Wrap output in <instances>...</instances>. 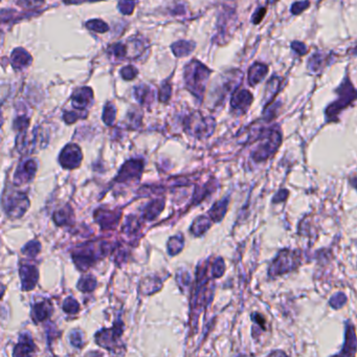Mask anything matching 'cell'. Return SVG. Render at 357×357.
<instances>
[{
  "label": "cell",
  "instance_id": "obj_1",
  "mask_svg": "<svg viewBox=\"0 0 357 357\" xmlns=\"http://www.w3.org/2000/svg\"><path fill=\"white\" fill-rule=\"evenodd\" d=\"M211 70L197 60L191 61L185 68V82L187 88L199 100L205 94L207 83L209 81Z\"/></svg>",
  "mask_w": 357,
  "mask_h": 357
},
{
  "label": "cell",
  "instance_id": "obj_2",
  "mask_svg": "<svg viewBox=\"0 0 357 357\" xmlns=\"http://www.w3.org/2000/svg\"><path fill=\"white\" fill-rule=\"evenodd\" d=\"M260 141V145L251 153V157L254 162L261 163L267 161L277 151L282 143V133L277 126L261 130L257 140Z\"/></svg>",
  "mask_w": 357,
  "mask_h": 357
},
{
  "label": "cell",
  "instance_id": "obj_3",
  "mask_svg": "<svg viewBox=\"0 0 357 357\" xmlns=\"http://www.w3.org/2000/svg\"><path fill=\"white\" fill-rule=\"evenodd\" d=\"M339 97L326 109V118L328 122H334L340 113L357 100V89L353 86L350 79L346 76L336 90Z\"/></svg>",
  "mask_w": 357,
  "mask_h": 357
},
{
  "label": "cell",
  "instance_id": "obj_4",
  "mask_svg": "<svg viewBox=\"0 0 357 357\" xmlns=\"http://www.w3.org/2000/svg\"><path fill=\"white\" fill-rule=\"evenodd\" d=\"M300 264V256L298 251L290 249H283L280 251L277 257L271 263L268 274L269 276H275L284 274L294 270Z\"/></svg>",
  "mask_w": 357,
  "mask_h": 357
},
{
  "label": "cell",
  "instance_id": "obj_5",
  "mask_svg": "<svg viewBox=\"0 0 357 357\" xmlns=\"http://www.w3.org/2000/svg\"><path fill=\"white\" fill-rule=\"evenodd\" d=\"M187 129L191 130L193 135L202 137L212 134L215 128V122L212 117H202L199 112L193 113L187 118Z\"/></svg>",
  "mask_w": 357,
  "mask_h": 357
},
{
  "label": "cell",
  "instance_id": "obj_6",
  "mask_svg": "<svg viewBox=\"0 0 357 357\" xmlns=\"http://www.w3.org/2000/svg\"><path fill=\"white\" fill-rule=\"evenodd\" d=\"M82 162V153L80 148L74 145L70 144L66 146L60 155V163L64 168L67 169H73L78 167Z\"/></svg>",
  "mask_w": 357,
  "mask_h": 357
},
{
  "label": "cell",
  "instance_id": "obj_7",
  "mask_svg": "<svg viewBox=\"0 0 357 357\" xmlns=\"http://www.w3.org/2000/svg\"><path fill=\"white\" fill-rule=\"evenodd\" d=\"M252 100H253V96L248 90L246 89L236 90L234 91L232 100H231V107L234 111H237L239 113H244L250 107Z\"/></svg>",
  "mask_w": 357,
  "mask_h": 357
},
{
  "label": "cell",
  "instance_id": "obj_8",
  "mask_svg": "<svg viewBox=\"0 0 357 357\" xmlns=\"http://www.w3.org/2000/svg\"><path fill=\"white\" fill-rule=\"evenodd\" d=\"M28 206H29V201L27 199V196L17 193L8 198L7 213L8 215L19 217L25 211H27Z\"/></svg>",
  "mask_w": 357,
  "mask_h": 357
},
{
  "label": "cell",
  "instance_id": "obj_9",
  "mask_svg": "<svg viewBox=\"0 0 357 357\" xmlns=\"http://www.w3.org/2000/svg\"><path fill=\"white\" fill-rule=\"evenodd\" d=\"M93 100V92L89 87H82L76 89L72 96L71 103L76 110H84L87 108Z\"/></svg>",
  "mask_w": 357,
  "mask_h": 357
},
{
  "label": "cell",
  "instance_id": "obj_10",
  "mask_svg": "<svg viewBox=\"0 0 357 357\" xmlns=\"http://www.w3.org/2000/svg\"><path fill=\"white\" fill-rule=\"evenodd\" d=\"M143 163L138 161H130L122 168L117 181L120 183H124L125 181L132 180V178H137L142 172Z\"/></svg>",
  "mask_w": 357,
  "mask_h": 357
},
{
  "label": "cell",
  "instance_id": "obj_11",
  "mask_svg": "<svg viewBox=\"0 0 357 357\" xmlns=\"http://www.w3.org/2000/svg\"><path fill=\"white\" fill-rule=\"evenodd\" d=\"M20 276L22 280V288L29 291L35 287L37 283L38 271L34 266L22 265L20 267Z\"/></svg>",
  "mask_w": 357,
  "mask_h": 357
},
{
  "label": "cell",
  "instance_id": "obj_12",
  "mask_svg": "<svg viewBox=\"0 0 357 357\" xmlns=\"http://www.w3.org/2000/svg\"><path fill=\"white\" fill-rule=\"evenodd\" d=\"M268 73V66L264 63L256 62L248 69V84L250 86L258 85Z\"/></svg>",
  "mask_w": 357,
  "mask_h": 357
},
{
  "label": "cell",
  "instance_id": "obj_13",
  "mask_svg": "<svg viewBox=\"0 0 357 357\" xmlns=\"http://www.w3.org/2000/svg\"><path fill=\"white\" fill-rule=\"evenodd\" d=\"M11 63L16 70H22L31 65L32 57L25 49L16 48L11 55Z\"/></svg>",
  "mask_w": 357,
  "mask_h": 357
},
{
  "label": "cell",
  "instance_id": "obj_14",
  "mask_svg": "<svg viewBox=\"0 0 357 357\" xmlns=\"http://www.w3.org/2000/svg\"><path fill=\"white\" fill-rule=\"evenodd\" d=\"M280 88H281V78L277 75L271 76V78L268 80V82L266 83V86L264 89L263 102L265 106H268L271 104V102L279 93Z\"/></svg>",
  "mask_w": 357,
  "mask_h": 357
},
{
  "label": "cell",
  "instance_id": "obj_15",
  "mask_svg": "<svg viewBox=\"0 0 357 357\" xmlns=\"http://www.w3.org/2000/svg\"><path fill=\"white\" fill-rule=\"evenodd\" d=\"M357 350V341H356V334L354 328L351 324H349L346 328V342L343 351L341 352L342 355H355Z\"/></svg>",
  "mask_w": 357,
  "mask_h": 357
},
{
  "label": "cell",
  "instance_id": "obj_16",
  "mask_svg": "<svg viewBox=\"0 0 357 357\" xmlns=\"http://www.w3.org/2000/svg\"><path fill=\"white\" fill-rule=\"evenodd\" d=\"M37 169V165L34 161H29L25 164H23V166L20 168V170L17 172L16 174V178L18 181H20L19 183H27L29 181H31L33 176L35 175Z\"/></svg>",
  "mask_w": 357,
  "mask_h": 357
},
{
  "label": "cell",
  "instance_id": "obj_17",
  "mask_svg": "<svg viewBox=\"0 0 357 357\" xmlns=\"http://www.w3.org/2000/svg\"><path fill=\"white\" fill-rule=\"evenodd\" d=\"M330 56L325 55L323 53H315L309 58L307 66L312 72H319L328 64Z\"/></svg>",
  "mask_w": 357,
  "mask_h": 357
},
{
  "label": "cell",
  "instance_id": "obj_18",
  "mask_svg": "<svg viewBox=\"0 0 357 357\" xmlns=\"http://www.w3.org/2000/svg\"><path fill=\"white\" fill-rule=\"evenodd\" d=\"M173 53L176 57L181 58L190 55L194 48H195V43L194 42H189V41H178L174 43L171 46Z\"/></svg>",
  "mask_w": 357,
  "mask_h": 357
},
{
  "label": "cell",
  "instance_id": "obj_19",
  "mask_svg": "<svg viewBox=\"0 0 357 357\" xmlns=\"http://www.w3.org/2000/svg\"><path fill=\"white\" fill-rule=\"evenodd\" d=\"M95 219L100 221V224H102V227L103 228H110L115 224L118 218L116 214L113 212H105L103 210H98V212L95 213Z\"/></svg>",
  "mask_w": 357,
  "mask_h": 357
},
{
  "label": "cell",
  "instance_id": "obj_20",
  "mask_svg": "<svg viewBox=\"0 0 357 357\" xmlns=\"http://www.w3.org/2000/svg\"><path fill=\"white\" fill-rule=\"evenodd\" d=\"M153 95H154L153 94V90L148 85L142 84L134 89V97L141 104L151 103L153 100Z\"/></svg>",
  "mask_w": 357,
  "mask_h": 357
},
{
  "label": "cell",
  "instance_id": "obj_21",
  "mask_svg": "<svg viewBox=\"0 0 357 357\" xmlns=\"http://www.w3.org/2000/svg\"><path fill=\"white\" fill-rule=\"evenodd\" d=\"M108 54L117 59L122 60L124 58H128V49H127V43H114L108 47Z\"/></svg>",
  "mask_w": 357,
  "mask_h": 357
},
{
  "label": "cell",
  "instance_id": "obj_22",
  "mask_svg": "<svg viewBox=\"0 0 357 357\" xmlns=\"http://www.w3.org/2000/svg\"><path fill=\"white\" fill-rule=\"evenodd\" d=\"M227 205H228V199H224L221 200L219 202H217L216 205L212 208V210L210 211V216L214 221H220L226 210H227Z\"/></svg>",
  "mask_w": 357,
  "mask_h": 357
},
{
  "label": "cell",
  "instance_id": "obj_23",
  "mask_svg": "<svg viewBox=\"0 0 357 357\" xmlns=\"http://www.w3.org/2000/svg\"><path fill=\"white\" fill-rule=\"evenodd\" d=\"M34 351V344L29 336H24L15 349V355H29Z\"/></svg>",
  "mask_w": 357,
  "mask_h": 357
},
{
  "label": "cell",
  "instance_id": "obj_24",
  "mask_svg": "<svg viewBox=\"0 0 357 357\" xmlns=\"http://www.w3.org/2000/svg\"><path fill=\"white\" fill-rule=\"evenodd\" d=\"M34 312H35V315H34L35 319L38 322H41L46 320L49 316V314L52 313V308H50V306L47 305L46 303H39L35 305Z\"/></svg>",
  "mask_w": 357,
  "mask_h": 357
},
{
  "label": "cell",
  "instance_id": "obj_25",
  "mask_svg": "<svg viewBox=\"0 0 357 357\" xmlns=\"http://www.w3.org/2000/svg\"><path fill=\"white\" fill-rule=\"evenodd\" d=\"M86 28L88 30H90V31H93L95 33H101V34L106 33L109 30L108 25L103 20H101V19H92V20L87 21L86 22Z\"/></svg>",
  "mask_w": 357,
  "mask_h": 357
},
{
  "label": "cell",
  "instance_id": "obj_26",
  "mask_svg": "<svg viewBox=\"0 0 357 357\" xmlns=\"http://www.w3.org/2000/svg\"><path fill=\"white\" fill-rule=\"evenodd\" d=\"M210 226H211V221L207 217H205V216L199 217L195 221L194 225L192 226V231H193L192 233H194L195 235L198 236L202 233H205Z\"/></svg>",
  "mask_w": 357,
  "mask_h": 357
},
{
  "label": "cell",
  "instance_id": "obj_27",
  "mask_svg": "<svg viewBox=\"0 0 357 357\" xmlns=\"http://www.w3.org/2000/svg\"><path fill=\"white\" fill-rule=\"evenodd\" d=\"M163 208H164V201H162V202L160 200L153 201L145 211V218L154 219L157 216V214L161 213Z\"/></svg>",
  "mask_w": 357,
  "mask_h": 357
},
{
  "label": "cell",
  "instance_id": "obj_28",
  "mask_svg": "<svg viewBox=\"0 0 357 357\" xmlns=\"http://www.w3.org/2000/svg\"><path fill=\"white\" fill-rule=\"evenodd\" d=\"M45 0H17L16 4L24 10H37L44 5Z\"/></svg>",
  "mask_w": 357,
  "mask_h": 357
},
{
  "label": "cell",
  "instance_id": "obj_29",
  "mask_svg": "<svg viewBox=\"0 0 357 357\" xmlns=\"http://www.w3.org/2000/svg\"><path fill=\"white\" fill-rule=\"evenodd\" d=\"M116 115V109L112 103H107L104 107L103 121L106 125H112Z\"/></svg>",
  "mask_w": 357,
  "mask_h": 357
},
{
  "label": "cell",
  "instance_id": "obj_30",
  "mask_svg": "<svg viewBox=\"0 0 357 357\" xmlns=\"http://www.w3.org/2000/svg\"><path fill=\"white\" fill-rule=\"evenodd\" d=\"M135 3L133 0H120L118 9L124 15H131L134 11Z\"/></svg>",
  "mask_w": 357,
  "mask_h": 357
},
{
  "label": "cell",
  "instance_id": "obj_31",
  "mask_svg": "<svg viewBox=\"0 0 357 357\" xmlns=\"http://www.w3.org/2000/svg\"><path fill=\"white\" fill-rule=\"evenodd\" d=\"M137 73H138V70L134 66H131V65L125 66L121 69V75L123 76V79L126 81L133 80L137 75Z\"/></svg>",
  "mask_w": 357,
  "mask_h": 357
},
{
  "label": "cell",
  "instance_id": "obj_32",
  "mask_svg": "<svg viewBox=\"0 0 357 357\" xmlns=\"http://www.w3.org/2000/svg\"><path fill=\"white\" fill-rule=\"evenodd\" d=\"M95 285H96L95 280L92 276H88L81 280L78 287L79 289H81V291H91L92 289H94Z\"/></svg>",
  "mask_w": 357,
  "mask_h": 357
},
{
  "label": "cell",
  "instance_id": "obj_33",
  "mask_svg": "<svg viewBox=\"0 0 357 357\" xmlns=\"http://www.w3.org/2000/svg\"><path fill=\"white\" fill-rule=\"evenodd\" d=\"M171 93H172V86L171 84L166 81L163 83L161 89H160V101L163 102V103H166L167 101L170 100L171 97Z\"/></svg>",
  "mask_w": 357,
  "mask_h": 357
},
{
  "label": "cell",
  "instance_id": "obj_34",
  "mask_svg": "<svg viewBox=\"0 0 357 357\" xmlns=\"http://www.w3.org/2000/svg\"><path fill=\"white\" fill-rule=\"evenodd\" d=\"M63 310L66 313L73 314V313L79 311V304L76 303V301L72 300L71 298H68L63 304Z\"/></svg>",
  "mask_w": 357,
  "mask_h": 357
},
{
  "label": "cell",
  "instance_id": "obj_35",
  "mask_svg": "<svg viewBox=\"0 0 357 357\" xmlns=\"http://www.w3.org/2000/svg\"><path fill=\"white\" fill-rule=\"evenodd\" d=\"M346 302H347L346 295L344 293H342V292H339V293L334 294L332 298H331L330 305L332 306L334 309H339V308L342 307V306H344L346 304Z\"/></svg>",
  "mask_w": 357,
  "mask_h": 357
},
{
  "label": "cell",
  "instance_id": "obj_36",
  "mask_svg": "<svg viewBox=\"0 0 357 357\" xmlns=\"http://www.w3.org/2000/svg\"><path fill=\"white\" fill-rule=\"evenodd\" d=\"M310 6V3L307 2V0H304V2H298L294 3L291 7V13L293 15H299L302 12H304L306 9H308Z\"/></svg>",
  "mask_w": 357,
  "mask_h": 357
},
{
  "label": "cell",
  "instance_id": "obj_37",
  "mask_svg": "<svg viewBox=\"0 0 357 357\" xmlns=\"http://www.w3.org/2000/svg\"><path fill=\"white\" fill-rule=\"evenodd\" d=\"M39 250H40V244L34 241L30 242L23 249L24 253L29 254V256H36V254L39 252Z\"/></svg>",
  "mask_w": 357,
  "mask_h": 357
},
{
  "label": "cell",
  "instance_id": "obj_38",
  "mask_svg": "<svg viewBox=\"0 0 357 357\" xmlns=\"http://www.w3.org/2000/svg\"><path fill=\"white\" fill-rule=\"evenodd\" d=\"M291 48L293 49V52L295 54H298L299 56H304L306 53H307V46H306L303 42H299V41L292 42Z\"/></svg>",
  "mask_w": 357,
  "mask_h": 357
},
{
  "label": "cell",
  "instance_id": "obj_39",
  "mask_svg": "<svg viewBox=\"0 0 357 357\" xmlns=\"http://www.w3.org/2000/svg\"><path fill=\"white\" fill-rule=\"evenodd\" d=\"M224 269H225V266H224V263H223V260L222 259H218L215 263V265L213 266V275L215 277H219L223 274L224 272Z\"/></svg>",
  "mask_w": 357,
  "mask_h": 357
},
{
  "label": "cell",
  "instance_id": "obj_40",
  "mask_svg": "<svg viewBox=\"0 0 357 357\" xmlns=\"http://www.w3.org/2000/svg\"><path fill=\"white\" fill-rule=\"evenodd\" d=\"M266 14V9L265 8H260L259 10H257L256 12H254V14L252 15V23L253 24H258L262 21V19L264 18Z\"/></svg>",
  "mask_w": 357,
  "mask_h": 357
},
{
  "label": "cell",
  "instance_id": "obj_41",
  "mask_svg": "<svg viewBox=\"0 0 357 357\" xmlns=\"http://www.w3.org/2000/svg\"><path fill=\"white\" fill-rule=\"evenodd\" d=\"M79 117H80V115L75 111H67V112H64V114H63V118L67 124L74 123Z\"/></svg>",
  "mask_w": 357,
  "mask_h": 357
},
{
  "label": "cell",
  "instance_id": "obj_42",
  "mask_svg": "<svg viewBox=\"0 0 357 357\" xmlns=\"http://www.w3.org/2000/svg\"><path fill=\"white\" fill-rule=\"evenodd\" d=\"M288 196V191L286 190H281V191H279L277 194L274 196L273 198V203H277V202H281V201H284Z\"/></svg>",
  "mask_w": 357,
  "mask_h": 357
},
{
  "label": "cell",
  "instance_id": "obj_43",
  "mask_svg": "<svg viewBox=\"0 0 357 357\" xmlns=\"http://www.w3.org/2000/svg\"><path fill=\"white\" fill-rule=\"evenodd\" d=\"M94 2H101V0H64L65 5H80L84 3H94Z\"/></svg>",
  "mask_w": 357,
  "mask_h": 357
},
{
  "label": "cell",
  "instance_id": "obj_44",
  "mask_svg": "<svg viewBox=\"0 0 357 357\" xmlns=\"http://www.w3.org/2000/svg\"><path fill=\"white\" fill-rule=\"evenodd\" d=\"M353 54H354V55H357V48H355V49L353 50Z\"/></svg>",
  "mask_w": 357,
  "mask_h": 357
}]
</instances>
